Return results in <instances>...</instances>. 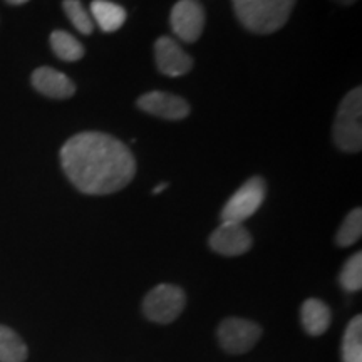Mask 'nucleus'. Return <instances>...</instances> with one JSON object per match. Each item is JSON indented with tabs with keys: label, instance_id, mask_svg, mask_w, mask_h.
Listing matches in <instances>:
<instances>
[{
	"label": "nucleus",
	"instance_id": "1a4fd4ad",
	"mask_svg": "<svg viewBox=\"0 0 362 362\" xmlns=\"http://www.w3.org/2000/svg\"><path fill=\"white\" fill-rule=\"evenodd\" d=\"M138 107L148 115L168 121L185 119L189 115V104L175 94L151 90L138 99Z\"/></svg>",
	"mask_w": 362,
	"mask_h": 362
},
{
	"label": "nucleus",
	"instance_id": "f03ea898",
	"mask_svg": "<svg viewBox=\"0 0 362 362\" xmlns=\"http://www.w3.org/2000/svg\"><path fill=\"white\" fill-rule=\"evenodd\" d=\"M297 0H232L240 24L253 34H274L288 21Z\"/></svg>",
	"mask_w": 362,
	"mask_h": 362
},
{
	"label": "nucleus",
	"instance_id": "4be33fe9",
	"mask_svg": "<svg viewBox=\"0 0 362 362\" xmlns=\"http://www.w3.org/2000/svg\"><path fill=\"white\" fill-rule=\"evenodd\" d=\"M337 4H341V6H352V4L356 2V0H336Z\"/></svg>",
	"mask_w": 362,
	"mask_h": 362
},
{
	"label": "nucleus",
	"instance_id": "9d476101",
	"mask_svg": "<svg viewBox=\"0 0 362 362\" xmlns=\"http://www.w3.org/2000/svg\"><path fill=\"white\" fill-rule=\"evenodd\" d=\"M156 66L165 76L178 78L192 71L193 59L188 56L180 44L171 37H160L155 44Z\"/></svg>",
	"mask_w": 362,
	"mask_h": 362
},
{
	"label": "nucleus",
	"instance_id": "aec40b11",
	"mask_svg": "<svg viewBox=\"0 0 362 362\" xmlns=\"http://www.w3.org/2000/svg\"><path fill=\"white\" fill-rule=\"evenodd\" d=\"M168 188V183H161V185H158V187H155L153 188V193L155 194H158V193H161V192H165V189Z\"/></svg>",
	"mask_w": 362,
	"mask_h": 362
},
{
	"label": "nucleus",
	"instance_id": "20e7f679",
	"mask_svg": "<svg viewBox=\"0 0 362 362\" xmlns=\"http://www.w3.org/2000/svg\"><path fill=\"white\" fill-rule=\"evenodd\" d=\"M185 304H187V297L180 287L161 284L144 297L143 312L153 322L171 324L183 312Z\"/></svg>",
	"mask_w": 362,
	"mask_h": 362
},
{
	"label": "nucleus",
	"instance_id": "423d86ee",
	"mask_svg": "<svg viewBox=\"0 0 362 362\" xmlns=\"http://www.w3.org/2000/svg\"><path fill=\"white\" fill-rule=\"evenodd\" d=\"M260 336L259 324L240 317H228L218 325V342L230 354H245L252 351Z\"/></svg>",
	"mask_w": 362,
	"mask_h": 362
},
{
	"label": "nucleus",
	"instance_id": "412c9836",
	"mask_svg": "<svg viewBox=\"0 0 362 362\" xmlns=\"http://www.w3.org/2000/svg\"><path fill=\"white\" fill-rule=\"evenodd\" d=\"M7 4H11V6H22V4L29 2V0H6Z\"/></svg>",
	"mask_w": 362,
	"mask_h": 362
},
{
	"label": "nucleus",
	"instance_id": "a211bd4d",
	"mask_svg": "<svg viewBox=\"0 0 362 362\" xmlns=\"http://www.w3.org/2000/svg\"><path fill=\"white\" fill-rule=\"evenodd\" d=\"M62 8H64L66 16L69 17L71 24L79 30L81 34H93L94 30V22L90 19V16L86 11L81 0H64L62 2Z\"/></svg>",
	"mask_w": 362,
	"mask_h": 362
},
{
	"label": "nucleus",
	"instance_id": "6ab92c4d",
	"mask_svg": "<svg viewBox=\"0 0 362 362\" xmlns=\"http://www.w3.org/2000/svg\"><path fill=\"white\" fill-rule=\"evenodd\" d=\"M341 285L347 292H357L362 287V253L357 252L346 262L341 270Z\"/></svg>",
	"mask_w": 362,
	"mask_h": 362
},
{
	"label": "nucleus",
	"instance_id": "f8f14e48",
	"mask_svg": "<svg viewBox=\"0 0 362 362\" xmlns=\"http://www.w3.org/2000/svg\"><path fill=\"white\" fill-rule=\"evenodd\" d=\"M300 319L307 334H310V336H322L325 330L329 329L332 314H330V309L325 302L319 300V298H309V300L302 304Z\"/></svg>",
	"mask_w": 362,
	"mask_h": 362
},
{
	"label": "nucleus",
	"instance_id": "ddd939ff",
	"mask_svg": "<svg viewBox=\"0 0 362 362\" xmlns=\"http://www.w3.org/2000/svg\"><path fill=\"white\" fill-rule=\"evenodd\" d=\"M90 13L104 33H115L119 27H123L126 21L124 8L106 0H94L90 4Z\"/></svg>",
	"mask_w": 362,
	"mask_h": 362
},
{
	"label": "nucleus",
	"instance_id": "dca6fc26",
	"mask_svg": "<svg viewBox=\"0 0 362 362\" xmlns=\"http://www.w3.org/2000/svg\"><path fill=\"white\" fill-rule=\"evenodd\" d=\"M342 361L362 362V317L356 315L347 325L342 341Z\"/></svg>",
	"mask_w": 362,
	"mask_h": 362
},
{
	"label": "nucleus",
	"instance_id": "7ed1b4c3",
	"mask_svg": "<svg viewBox=\"0 0 362 362\" xmlns=\"http://www.w3.org/2000/svg\"><path fill=\"white\" fill-rule=\"evenodd\" d=\"M334 143L346 153H357L362 148V90L352 89L339 104L334 123Z\"/></svg>",
	"mask_w": 362,
	"mask_h": 362
},
{
	"label": "nucleus",
	"instance_id": "39448f33",
	"mask_svg": "<svg viewBox=\"0 0 362 362\" xmlns=\"http://www.w3.org/2000/svg\"><path fill=\"white\" fill-rule=\"evenodd\" d=\"M265 200V181L260 176H253L235 192L221 210V221L243 223L250 218Z\"/></svg>",
	"mask_w": 362,
	"mask_h": 362
},
{
	"label": "nucleus",
	"instance_id": "9b49d317",
	"mask_svg": "<svg viewBox=\"0 0 362 362\" xmlns=\"http://www.w3.org/2000/svg\"><path fill=\"white\" fill-rule=\"evenodd\" d=\"M33 84L40 94L54 99H67L76 93L74 83L52 67H39L34 71Z\"/></svg>",
	"mask_w": 362,
	"mask_h": 362
},
{
	"label": "nucleus",
	"instance_id": "f257e3e1",
	"mask_svg": "<svg viewBox=\"0 0 362 362\" xmlns=\"http://www.w3.org/2000/svg\"><path fill=\"white\" fill-rule=\"evenodd\" d=\"M61 165L71 183L86 194L119 192L136 173V160L128 146L98 131L67 139L61 149Z\"/></svg>",
	"mask_w": 362,
	"mask_h": 362
},
{
	"label": "nucleus",
	"instance_id": "6e6552de",
	"mask_svg": "<svg viewBox=\"0 0 362 362\" xmlns=\"http://www.w3.org/2000/svg\"><path fill=\"white\" fill-rule=\"evenodd\" d=\"M211 250L225 257H238L250 250L252 235L242 223L221 221L218 228L211 233L210 240Z\"/></svg>",
	"mask_w": 362,
	"mask_h": 362
},
{
	"label": "nucleus",
	"instance_id": "2eb2a0df",
	"mask_svg": "<svg viewBox=\"0 0 362 362\" xmlns=\"http://www.w3.org/2000/svg\"><path fill=\"white\" fill-rule=\"evenodd\" d=\"M51 47L54 54L66 62H76L84 56L83 44L66 30H54L51 34Z\"/></svg>",
	"mask_w": 362,
	"mask_h": 362
},
{
	"label": "nucleus",
	"instance_id": "0eeeda50",
	"mask_svg": "<svg viewBox=\"0 0 362 362\" xmlns=\"http://www.w3.org/2000/svg\"><path fill=\"white\" fill-rule=\"evenodd\" d=\"M173 33L185 42H197L205 27V8L198 0H180L170 13Z\"/></svg>",
	"mask_w": 362,
	"mask_h": 362
},
{
	"label": "nucleus",
	"instance_id": "f3484780",
	"mask_svg": "<svg viewBox=\"0 0 362 362\" xmlns=\"http://www.w3.org/2000/svg\"><path fill=\"white\" fill-rule=\"evenodd\" d=\"M362 235V211L361 208L352 210L346 220L342 221L341 228H339L336 242L339 247H351L356 242H359Z\"/></svg>",
	"mask_w": 362,
	"mask_h": 362
},
{
	"label": "nucleus",
	"instance_id": "4468645a",
	"mask_svg": "<svg viewBox=\"0 0 362 362\" xmlns=\"http://www.w3.org/2000/svg\"><path fill=\"white\" fill-rule=\"evenodd\" d=\"M27 346L19 334L11 327L0 325V362H24Z\"/></svg>",
	"mask_w": 362,
	"mask_h": 362
}]
</instances>
